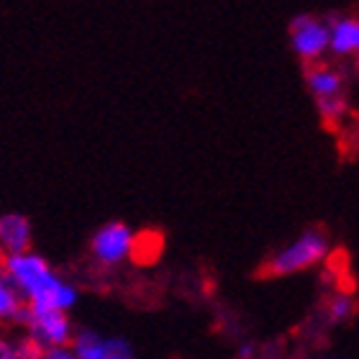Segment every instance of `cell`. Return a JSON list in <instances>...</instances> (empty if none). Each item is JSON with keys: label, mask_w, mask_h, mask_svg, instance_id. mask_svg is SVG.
Wrapping results in <instances>:
<instances>
[{"label": "cell", "mask_w": 359, "mask_h": 359, "mask_svg": "<svg viewBox=\"0 0 359 359\" xmlns=\"http://www.w3.org/2000/svg\"><path fill=\"white\" fill-rule=\"evenodd\" d=\"M3 275L15 285L23 300L31 308L41 311H65L77 303V287L65 283L54 269L46 264L44 257L39 255H18L3 259Z\"/></svg>", "instance_id": "6da1fadb"}, {"label": "cell", "mask_w": 359, "mask_h": 359, "mask_svg": "<svg viewBox=\"0 0 359 359\" xmlns=\"http://www.w3.org/2000/svg\"><path fill=\"white\" fill-rule=\"evenodd\" d=\"M326 257H329V239H326V233L318 231V229H308L295 241H290L283 249H277L275 255L269 257V262L264 264V275H295V272H303V269L323 262Z\"/></svg>", "instance_id": "7a4b0ae2"}, {"label": "cell", "mask_w": 359, "mask_h": 359, "mask_svg": "<svg viewBox=\"0 0 359 359\" xmlns=\"http://www.w3.org/2000/svg\"><path fill=\"white\" fill-rule=\"evenodd\" d=\"M90 249H93V257L97 262L105 264V267H113V264H121L136 252V233L126 224L111 221V224L97 229Z\"/></svg>", "instance_id": "3957f363"}, {"label": "cell", "mask_w": 359, "mask_h": 359, "mask_svg": "<svg viewBox=\"0 0 359 359\" xmlns=\"http://www.w3.org/2000/svg\"><path fill=\"white\" fill-rule=\"evenodd\" d=\"M290 41L295 54L313 65L326 49H331V23L311 13L298 15L290 23Z\"/></svg>", "instance_id": "277c9868"}, {"label": "cell", "mask_w": 359, "mask_h": 359, "mask_svg": "<svg viewBox=\"0 0 359 359\" xmlns=\"http://www.w3.org/2000/svg\"><path fill=\"white\" fill-rule=\"evenodd\" d=\"M26 334L44 349H60L75 339L72 323L65 316V311H41V308H31V323Z\"/></svg>", "instance_id": "5b68a950"}, {"label": "cell", "mask_w": 359, "mask_h": 359, "mask_svg": "<svg viewBox=\"0 0 359 359\" xmlns=\"http://www.w3.org/2000/svg\"><path fill=\"white\" fill-rule=\"evenodd\" d=\"M72 352L77 359H134L131 344L118 337H100L95 331H77L72 339Z\"/></svg>", "instance_id": "8992f818"}, {"label": "cell", "mask_w": 359, "mask_h": 359, "mask_svg": "<svg viewBox=\"0 0 359 359\" xmlns=\"http://www.w3.org/2000/svg\"><path fill=\"white\" fill-rule=\"evenodd\" d=\"M0 247L6 257L29 255L31 249V224L21 213H6L0 218Z\"/></svg>", "instance_id": "52a82bcc"}, {"label": "cell", "mask_w": 359, "mask_h": 359, "mask_svg": "<svg viewBox=\"0 0 359 359\" xmlns=\"http://www.w3.org/2000/svg\"><path fill=\"white\" fill-rule=\"evenodd\" d=\"M306 83L311 88V93L316 95V100H329V97H341L344 90V75L339 69L313 62L306 69Z\"/></svg>", "instance_id": "ba28073f"}, {"label": "cell", "mask_w": 359, "mask_h": 359, "mask_svg": "<svg viewBox=\"0 0 359 359\" xmlns=\"http://www.w3.org/2000/svg\"><path fill=\"white\" fill-rule=\"evenodd\" d=\"M331 52L359 54V18H329Z\"/></svg>", "instance_id": "9c48e42d"}, {"label": "cell", "mask_w": 359, "mask_h": 359, "mask_svg": "<svg viewBox=\"0 0 359 359\" xmlns=\"http://www.w3.org/2000/svg\"><path fill=\"white\" fill-rule=\"evenodd\" d=\"M44 357H46V349L39 341H34L29 334L0 341V359H44Z\"/></svg>", "instance_id": "30bf717a"}, {"label": "cell", "mask_w": 359, "mask_h": 359, "mask_svg": "<svg viewBox=\"0 0 359 359\" xmlns=\"http://www.w3.org/2000/svg\"><path fill=\"white\" fill-rule=\"evenodd\" d=\"M357 311V303H354L352 295H346V292H337V295H331L329 298V306H326V316H329L331 323H344L349 321Z\"/></svg>", "instance_id": "8fae6325"}, {"label": "cell", "mask_w": 359, "mask_h": 359, "mask_svg": "<svg viewBox=\"0 0 359 359\" xmlns=\"http://www.w3.org/2000/svg\"><path fill=\"white\" fill-rule=\"evenodd\" d=\"M318 111L326 121H339L346 111L344 97H329V100H318Z\"/></svg>", "instance_id": "7c38bea8"}, {"label": "cell", "mask_w": 359, "mask_h": 359, "mask_svg": "<svg viewBox=\"0 0 359 359\" xmlns=\"http://www.w3.org/2000/svg\"><path fill=\"white\" fill-rule=\"evenodd\" d=\"M44 359H77V354L69 346H60V349H46Z\"/></svg>", "instance_id": "4fadbf2b"}, {"label": "cell", "mask_w": 359, "mask_h": 359, "mask_svg": "<svg viewBox=\"0 0 359 359\" xmlns=\"http://www.w3.org/2000/svg\"><path fill=\"white\" fill-rule=\"evenodd\" d=\"M239 359H252L257 354V346L252 344V341H244V344H239Z\"/></svg>", "instance_id": "5bb4252c"}]
</instances>
